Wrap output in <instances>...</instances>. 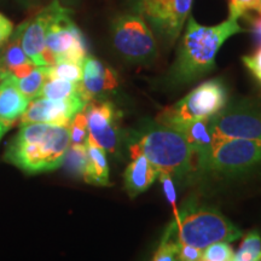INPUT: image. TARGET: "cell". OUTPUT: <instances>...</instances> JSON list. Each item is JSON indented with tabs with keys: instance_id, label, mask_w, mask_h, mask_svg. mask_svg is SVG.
<instances>
[{
	"instance_id": "1",
	"label": "cell",
	"mask_w": 261,
	"mask_h": 261,
	"mask_svg": "<svg viewBox=\"0 0 261 261\" xmlns=\"http://www.w3.org/2000/svg\"><path fill=\"white\" fill-rule=\"evenodd\" d=\"M242 32L243 28L238 24V19L228 17L227 21L217 25H202L191 15L189 16L177 58L169 71V81L174 85H185L211 73L224 42Z\"/></svg>"
},
{
	"instance_id": "2",
	"label": "cell",
	"mask_w": 261,
	"mask_h": 261,
	"mask_svg": "<svg viewBox=\"0 0 261 261\" xmlns=\"http://www.w3.org/2000/svg\"><path fill=\"white\" fill-rule=\"evenodd\" d=\"M69 145V127L22 123L17 135L9 143L4 158L27 173L54 171L62 166Z\"/></svg>"
},
{
	"instance_id": "3",
	"label": "cell",
	"mask_w": 261,
	"mask_h": 261,
	"mask_svg": "<svg viewBox=\"0 0 261 261\" xmlns=\"http://www.w3.org/2000/svg\"><path fill=\"white\" fill-rule=\"evenodd\" d=\"M129 152H140L159 172L169 173L174 178H182L197 169L194 152L180 130L158 122L133 137Z\"/></svg>"
},
{
	"instance_id": "4",
	"label": "cell",
	"mask_w": 261,
	"mask_h": 261,
	"mask_svg": "<svg viewBox=\"0 0 261 261\" xmlns=\"http://www.w3.org/2000/svg\"><path fill=\"white\" fill-rule=\"evenodd\" d=\"M166 233L175 236L179 243L202 250L211 244L230 243L242 236V231L219 211L197 204H188L178 212L175 223Z\"/></svg>"
},
{
	"instance_id": "5",
	"label": "cell",
	"mask_w": 261,
	"mask_h": 261,
	"mask_svg": "<svg viewBox=\"0 0 261 261\" xmlns=\"http://www.w3.org/2000/svg\"><path fill=\"white\" fill-rule=\"evenodd\" d=\"M226 103L227 89L223 80L212 79L198 85L173 106L165 108L156 117V122L179 129L195 120L211 119Z\"/></svg>"
},
{
	"instance_id": "6",
	"label": "cell",
	"mask_w": 261,
	"mask_h": 261,
	"mask_svg": "<svg viewBox=\"0 0 261 261\" xmlns=\"http://www.w3.org/2000/svg\"><path fill=\"white\" fill-rule=\"evenodd\" d=\"M112 40L123 60L135 64H149L158 57L154 33L138 12L119 15L112 22Z\"/></svg>"
},
{
	"instance_id": "7",
	"label": "cell",
	"mask_w": 261,
	"mask_h": 261,
	"mask_svg": "<svg viewBox=\"0 0 261 261\" xmlns=\"http://www.w3.org/2000/svg\"><path fill=\"white\" fill-rule=\"evenodd\" d=\"M213 146L228 139L261 140V108L249 99L225 106L208 120Z\"/></svg>"
},
{
	"instance_id": "8",
	"label": "cell",
	"mask_w": 261,
	"mask_h": 261,
	"mask_svg": "<svg viewBox=\"0 0 261 261\" xmlns=\"http://www.w3.org/2000/svg\"><path fill=\"white\" fill-rule=\"evenodd\" d=\"M45 45L55 63L68 61L83 64L89 56L86 38L71 19L70 10L63 5L60 6L48 24Z\"/></svg>"
},
{
	"instance_id": "9",
	"label": "cell",
	"mask_w": 261,
	"mask_h": 261,
	"mask_svg": "<svg viewBox=\"0 0 261 261\" xmlns=\"http://www.w3.org/2000/svg\"><path fill=\"white\" fill-rule=\"evenodd\" d=\"M261 168V140L228 139L213 146L207 171L238 175Z\"/></svg>"
},
{
	"instance_id": "10",
	"label": "cell",
	"mask_w": 261,
	"mask_h": 261,
	"mask_svg": "<svg viewBox=\"0 0 261 261\" xmlns=\"http://www.w3.org/2000/svg\"><path fill=\"white\" fill-rule=\"evenodd\" d=\"M192 3L194 0H139L133 11L148 19L163 41L173 44L190 16Z\"/></svg>"
},
{
	"instance_id": "11",
	"label": "cell",
	"mask_w": 261,
	"mask_h": 261,
	"mask_svg": "<svg viewBox=\"0 0 261 261\" xmlns=\"http://www.w3.org/2000/svg\"><path fill=\"white\" fill-rule=\"evenodd\" d=\"M89 137L108 152H115L121 139L120 113L109 100L93 98L84 107Z\"/></svg>"
},
{
	"instance_id": "12",
	"label": "cell",
	"mask_w": 261,
	"mask_h": 261,
	"mask_svg": "<svg viewBox=\"0 0 261 261\" xmlns=\"http://www.w3.org/2000/svg\"><path fill=\"white\" fill-rule=\"evenodd\" d=\"M61 5L58 0H54L50 5L42 9L34 17L27 19L14 29V32L18 35L19 42L25 55L35 65L45 67V65L55 64L54 58L46 50L45 39H46L48 24Z\"/></svg>"
},
{
	"instance_id": "13",
	"label": "cell",
	"mask_w": 261,
	"mask_h": 261,
	"mask_svg": "<svg viewBox=\"0 0 261 261\" xmlns=\"http://www.w3.org/2000/svg\"><path fill=\"white\" fill-rule=\"evenodd\" d=\"M83 97L70 99H48L37 97L31 100L22 115V123H50V125L69 127L73 117L86 106Z\"/></svg>"
},
{
	"instance_id": "14",
	"label": "cell",
	"mask_w": 261,
	"mask_h": 261,
	"mask_svg": "<svg viewBox=\"0 0 261 261\" xmlns=\"http://www.w3.org/2000/svg\"><path fill=\"white\" fill-rule=\"evenodd\" d=\"M119 85L116 71L97 58L87 56L83 62V79L79 83L81 97L86 102L115 90Z\"/></svg>"
},
{
	"instance_id": "15",
	"label": "cell",
	"mask_w": 261,
	"mask_h": 261,
	"mask_svg": "<svg viewBox=\"0 0 261 261\" xmlns=\"http://www.w3.org/2000/svg\"><path fill=\"white\" fill-rule=\"evenodd\" d=\"M208 120L210 119L195 120L178 129L182 133L189 146L194 152L197 171L202 172L207 171L208 161H210L212 150H213V142H212Z\"/></svg>"
},
{
	"instance_id": "16",
	"label": "cell",
	"mask_w": 261,
	"mask_h": 261,
	"mask_svg": "<svg viewBox=\"0 0 261 261\" xmlns=\"http://www.w3.org/2000/svg\"><path fill=\"white\" fill-rule=\"evenodd\" d=\"M132 161L127 166L125 175V188L126 191L132 198L138 196L142 192L154 184L156 178L159 177L158 168L145 158L144 155L137 152L130 155Z\"/></svg>"
},
{
	"instance_id": "17",
	"label": "cell",
	"mask_w": 261,
	"mask_h": 261,
	"mask_svg": "<svg viewBox=\"0 0 261 261\" xmlns=\"http://www.w3.org/2000/svg\"><path fill=\"white\" fill-rule=\"evenodd\" d=\"M29 100L22 94L10 76L0 81V122L11 126L23 115Z\"/></svg>"
},
{
	"instance_id": "18",
	"label": "cell",
	"mask_w": 261,
	"mask_h": 261,
	"mask_svg": "<svg viewBox=\"0 0 261 261\" xmlns=\"http://www.w3.org/2000/svg\"><path fill=\"white\" fill-rule=\"evenodd\" d=\"M85 145H86L87 161L83 179L89 184L108 187L110 184V180L106 150L100 148L90 137L87 138Z\"/></svg>"
},
{
	"instance_id": "19",
	"label": "cell",
	"mask_w": 261,
	"mask_h": 261,
	"mask_svg": "<svg viewBox=\"0 0 261 261\" xmlns=\"http://www.w3.org/2000/svg\"><path fill=\"white\" fill-rule=\"evenodd\" d=\"M10 79L14 81L16 87L31 102L34 98L40 96L42 86H44L45 81L47 80L46 65L45 67H42V65H35L34 69L28 75H25V76L19 77V79L10 76Z\"/></svg>"
},
{
	"instance_id": "20",
	"label": "cell",
	"mask_w": 261,
	"mask_h": 261,
	"mask_svg": "<svg viewBox=\"0 0 261 261\" xmlns=\"http://www.w3.org/2000/svg\"><path fill=\"white\" fill-rule=\"evenodd\" d=\"M79 96H81L79 83L52 77L45 81L39 97L48 98V99H70Z\"/></svg>"
},
{
	"instance_id": "21",
	"label": "cell",
	"mask_w": 261,
	"mask_h": 261,
	"mask_svg": "<svg viewBox=\"0 0 261 261\" xmlns=\"http://www.w3.org/2000/svg\"><path fill=\"white\" fill-rule=\"evenodd\" d=\"M87 152L85 144H70L65 152L63 163L67 172L73 177L83 178L86 167Z\"/></svg>"
},
{
	"instance_id": "22",
	"label": "cell",
	"mask_w": 261,
	"mask_h": 261,
	"mask_svg": "<svg viewBox=\"0 0 261 261\" xmlns=\"http://www.w3.org/2000/svg\"><path fill=\"white\" fill-rule=\"evenodd\" d=\"M47 79H63L71 83H80L83 79V64L62 61L52 65H46Z\"/></svg>"
},
{
	"instance_id": "23",
	"label": "cell",
	"mask_w": 261,
	"mask_h": 261,
	"mask_svg": "<svg viewBox=\"0 0 261 261\" xmlns=\"http://www.w3.org/2000/svg\"><path fill=\"white\" fill-rule=\"evenodd\" d=\"M261 257V236L259 231L253 230L244 236L242 243L234 254L237 261H255Z\"/></svg>"
},
{
	"instance_id": "24",
	"label": "cell",
	"mask_w": 261,
	"mask_h": 261,
	"mask_svg": "<svg viewBox=\"0 0 261 261\" xmlns=\"http://www.w3.org/2000/svg\"><path fill=\"white\" fill-rule=\"evenodd\" d=\"M234 253L226 242L211 244L202 250L200 261H233Z\"/></svg>"
},
{
	"instance_id": "25",
	"label": "cell",
	"mask_w": 261,
	"mask_h": 261,
	"mask_svg": "<svg viewBox=\"0 0 261 261\" xmlns=\"http://www.w3.org/2000/svg\"><path fill=\"white\" fill-rule=\"evenodd\" d=\"M70 144H85L89 138V129L84 109L80 110L71 120L69 125Z\"/></svg>"
},
{
	"instance_id": "26",
	"label": "cell",
	"mask_w": 261,
	"mask_h": 261,
	"mask_svg": "<svg viewBox=\"0 0 261 261\" xmlns=\"http://www.w3.org/2000/svg\"><path fill=\"white\" fill-rule=\"evenodd\" d=\"M256 11L261 12L260 0H228V17L238 19L242 16H246L247 12Z\"/></svg>"
},
{
	"instance_id": "27",
	"label": "cell",
	"mask_w": 261,
	"mask_h": 261,
	"mask_svg": "<svg viewBox=\"0 0 261 261\" xmlns=\"http://www.w3.org/2000/svg\"><path fill=\"white\" fill-rule=\"evenodd\" d=\"M152 261H178V243L165 234Z\"/></svg>"
},
{
	"instance_id": "28",
	"label": "cell",
	"mask_w": 261,
	"mask_h": 261,
	"mask_svg": "<svg viewBox=\"0 0 261 261\" xmlns=\"http://www.w3.org/2000/svg\"><path fill=\"white\" fill-rule=\"evenodd\" d=\"M242 62L253 76L261 84V45L252 55L242 57Z\"/></svg>"
},
{
	"instance_id": "29",
	"label": "cell",
	"mask_w": 261,
	"mask_h": 261,
	"mask_svg": "<svg viewBox=\"0 0 261 261\" xmlns=\"http://www.w3.org/2000/svg\"><path fill=\"white\" fill-rule=\"evenodd\" d=\"M159 178L161 180L163 194H165L166 198L172 207H175V201H177V194H175L174 182H173V177L169 173L166 172H159Z\"/></svg>"
},
{
	"instance_id": "30",
	"label": "cell",
	"mask_w": 261,
	"mask_h": 261,
	"mask_svg": "<svg viewBox=\"0 0 261 261\" xmlns=\"http://www.w3.org/2000/svg\"><path fill=\"white\" fill-rule=\"evenodd\" d=\"M178 243V261H200L202 249L188 246V244Z\"/></svg>"
},
{
	"instance_id": "31",
	"label": "cell",
	"mask_w": 261,
	"mask_h": 261,
	"mask_svg": "<svg viewBox=\"0 0 261 261\" xmlns=\"http://www.w3.org/2000/svg\"><path fill=\"white\" fill-rule=\"evenodd\" d=\"M14 33V24L10 19L0 12V47L4 46Z\"/></svg>"
},
{
	"instance_id": "32",
	"label": "cell",
	"mask_w": 261,
	"mask_h": 261,
	"mask_svg": "<svg viewBox=\"0 0 261 261\" xmlns=\"http://www.w3.org/2000/svg\"><path fill=\"white\" fill-rule=\"evenodd\" d=\"M250 22V32L253 33L254 39H255L256 44L261 45V14L257 12V16L249 17Z\"/></svg>"
},
{
	"instance_id": "33",
	"label": "cell",
	"mask_w": 261,
	"mask_h": 261,
	"mask_svg": "<svg viewBox=\"0 0 261 261\" xmlns=\"http://www.w3.org/2000/svg\"><path fill=\"white\" fill-rule=\"evenodd\" d=\"M10 125H6L4 122H0V139H2V137L5 135L6 132H8V129L10 128Z\"/></svg>"
},
{
	"instance_id": "34",
	"label": "cell",
	"mask_w": 261,
	"mask_h": 261,
	"mask_svg": "<svg viewBox=\"0 0 261 261\" xmlns=\"http://www.w3.org/2000/svg\"><path fill=\"white\" fill-rule=\"evenodd\" d=\"M138 2H139V0H128V3H129V4L132 5V6H135Z\"/></svg>"
},
{
	"instance_id": "35",
	"label": "cell",
	"mask_w": 261,
	"mask_h": 261,
	"mask_svg": "<svg viewBox=\"0 0 261 261\" xmlns=\"http://www.w3.org/2000/svg\"><path fill=\"white\" fill-rule=\"evenodd\" d=\"M255 261H261V257H260V259H257V260H255Z\"/></svg>"
},
{
	"instance_id": "36",
	"label": "cell",
	"mask_w": 261,
	"mask_h": 261,
	"mask_svg": "<svg viewBox=\"0 0 261 261\" xmlns=\"http://www.w3.org/2000/svg\"><path fill=\"white\" fill-rule=\"evenodd\" d=\"M260 2H261V0H260Z\"/></svg>"
},
{
	"instance_id": "37",
	"label": "cell",
	"mask_w": 261,
	"mask_h": 261,
	"mask_svg": "<svg viewBox=\"0 0 261 261\" xmlns=\"http://www.w3.org/2000/svg\"><path fill=\"white\" fill-rule=\"evenodd\" d=\"M260 14H261V12H260Z\"/></svg>"
}]
</instances>
